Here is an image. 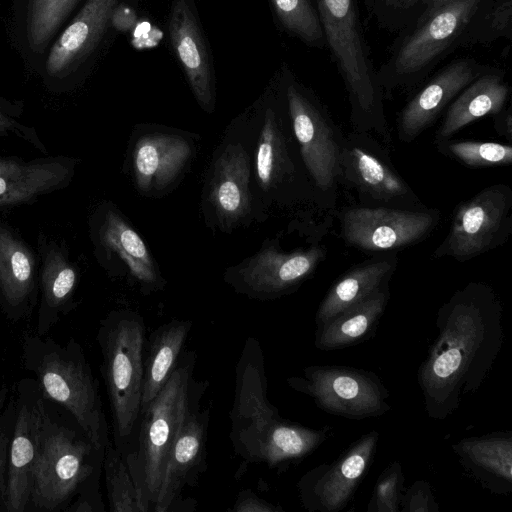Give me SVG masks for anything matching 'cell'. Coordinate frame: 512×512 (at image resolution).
<instances>
[{"mask_svg":"<svg viewBox=\"0 0 512 512\" xmlns=\"http://www.w3.org/2000/svg\"><path fill=\"white\" fill-rule=\"evenodd\" d=\"M503 307L491 286L470 282L439 308L437 335L417 372L427 415L443 420L475 393L504 341Z\"/></svg>","mask_w":512,"mask_h":512,"instance_id":"obj_1","label":"cell"},{"mask_svg":"<svg viewBox=\"0 0 512 512\" xmlns=\"http://www.w3.org/2000/svg\"><path fill=\"white\" fill-rule=\"evenodd\" d=\"M267 389L261 344L249 336L235 369L229 437L235 454L245 463L275 468L314 452L327 439L328 428L311 429L282 418Z\"/></svg>","mask_w":512,"mask_h":512,"instance_id":"obj_2","label":"cell"},{"mask_svg":"<svg viewBox=\"0 0 512 512\" xmlns=\"http://www.w3.org/2000/svg\"><path fill=\"white\" fill-rule=\"evenodd\" d=\"M195 352L185 351L168 381L141 412L133 445L124 456L143 512H153L164 469L184 418L207 384L195 382Z\"/></svg>","mask_w":512,"mask_h":512,"instance_id":"obj_3","label":"cell"},{"mask_svg":"<svg viewBox=\"0 0 512 512\" xmlns=\"http://www.w3.org/2000/svg\"><path fill=\"white\" fill-rule=\"evenodd\" d=\"M325 40L344 81L352 130L374 132L390 144L384 91L362 33L355 0H315Z\"/></svg>","mask_w":512,"mask_h":512,"instance_id":"obj_4","label":"cell"},{"mask_svg":"<svg viewBox=\"0 0 512 512\" xmlns=\"http://www.w3.org/2000/svg\"><path fill=\"white\" fill-rule=\"evenodd\" d=\"M110 402L114 445L123 455L133 445L141 417L145 324L135 311H112L97 336Z\"/></svg>","mask_w":512,"mask_h":512,"instance_id":"obj_5","label":"cell"},{"mask_svg":"<svg viewBox=\"0 0 512 512\" xmlns=\"http://www.w3.org/2000/svg\"><path fill=\"white\" fill-rule=\"evenodd\" d=\"M290 127L311 180L316 205L334 212L341 185L340 160L345 134L326 107L304 87H286Z\"/></svg>","mask_w":512,"mask_h":512,"instance_id":"obj_6","label":"cell"},{"mask_svg":"<svg viewBox=\"0 0 512 512\" xmlns=\"http://www.w3.org/2000/svg\"><path fill=\"white\" fill-rule=\"evenodd\" d=\"M483 0H454L420 17L415 29L377 72L384 92L419 83L460 41Z\"/></svg>","mask_w":512,"mask_h":512,"instance_id":"obj_7","label":"cell"},{"mask_svg":"<svg viewBox=\"0 0 512 512\" xmlns=\"http://www.w3.org/2000/svg\"><path fill=\"white\" fill-rule=\"evenodd\" d=\"M104 451L89 439L50 422L44 412L31 473L29 503L55 510L94 474Z\"/></svg>","mask_w":512,"mask_h":512,"instance_id":"obj_8","label":"cell"},{"mask_svg":"<svg viewBox=\"0 0 512 512\" xmlns=\"http://www.w3.org/2000/svg\"><path fill=\"white\" fill-rule=\"evenodd\" d=\"M340 169L341 185L356 193L358 205L427 208L396 170L387 148L371 133L352 130L345 134Z\"/></svg>","mask_w":512,"mask_h":512,"instance_id":"obj_9","label":"cell"},{"mask_svg":"<svg viewBox=\"0 0 512 512\" xmlns=\"http://www.w3.org/2000/svg\"><path fill=\"white\" fill-rule=\"evenodd\" d=\"M511 231L512 188L494 184L459 203L432 257L465 262L505 244Z\"/></svg>","mask_w":512,"mask_h":512,"instance_id":"obj_10","label":"cell"},{"mask_svg":"<svg viewBox=\"0 0 512 512\" xmlns=\"http://www.w3.org/2000/svg\"><path fill=\"white\" fill-rule=\"evenodd\" d=\"M287 384L310 396L323 411L348 419L361 420L391 410L389 391L370 371L339 365H312L301 376H291Z\"/></svg>","mask_w":512,"mask_h":512,"instance_id":"obj_11","label":"cell"},{"mask_svg":"<svg viewBox=\"0 0 512 512\" xmlns=\"http://www.w3.org/2000/svg\"><path fill=\"white\" fill-rule=\"evenodd\" d=\"M43 395L63 406L99 450L109 442L98 382L81 352H50L36 368Z\"/></svg>","mask_w":512,"mask_h":512,"instance_id":"obj_12","label":"cell"},{"mask_svg":"<svg viewBox=\"0 0 512 512\" xmlns=\"http://www.w3.org/2000/svg\"><path fill=\"white\" fill-rule=\"evenodd\" d=\"M346 245L365 253H394L426 238L439 224L437 209L348 206L338 213Z\"/></svg>","mask_w":512,"mask_h":512,"instance_id":"obj_13","label":"cell"},{"mask_svg":"<svg viewBox=\"0 0 512 512\" xmlns=\"http://www.w3.org/2000/svg\"><path fill=\"white\" fill-rule=\"evenodd\" d=\"M378 439L377 431L366 433L333 463L305 473L297 483L302 506L310 512H337L346 507L368 472Z\"/></svg>","mask_w":512,"mask_h":512,"instance_id":"obj_14","label":"cell"},{"mask_svg":"<svg viewBox=\"0 0 512 512\" xmlns=\"http://www.w3.org/2000/svg\"><path fill=\"white\" fill-rule=\"evenodd\" d=\"M326 255L327 249L320 245L289 253L269 246L239 266L228 281L236 291L250 298L276 299L294 292Z\"/></svg>","mask_w":512,"mask_h":512,"instance_id":"obj_15","label":"cell"},{"mask_svg":"<svg viewBox=\"0 0 512 512\" xmlns=\"http://www.w3.org/2000/svg\"><path fill=\"white\" fill-rule=\"evenodd\" d=\"M202 390L193 400L167 460L153 512H169L182 491L194 487L206 470L210 406L201 409Z\"/></svg>","mask_w":512,"mask_h":512,"instance_id":"obj_16","label":"cell"},{"mask_svg":"<svg viewBox=\"0 0 512 512\" xmlns=\"http://www.w3.org/2000/svg\"><path fill=\"white\" fill-rule=\"evenodd\" d=\"M488 69L472 58H459L442 68L399 113V140L410 143L419 137L468 84Z\"/></svg>","mask_w":512,"mask_h":512,"instance_id":"obj_17","label":"cell"},{"mask_svg":"<svg viewBox=\"0 0 512 512\" xmlns=\"http://www.w3.org/2000/svg\"><path fill=\"white\" fill-rule=\"evenodd\" d=\"M256 176L266 191L293 186L316 204L315 193L305 169L300 170L297 155L291 152L289 135L277 113L268 108L256 152Z\"/></svg>","mask_w":512,"mask_h":512,"instance_id":"obj_18","label":"cell"},{"mask_svg":"<svg viewBox=\"0 0 512 512\" xmlns=\"http://www.w3.org/2000/svg\"><path fill=\"white\" fill-rule=\"evenodd\" d=\"M117 0H87L53 44L46 60L47 73L66 75L81 64L101 40Z\"/></svg>","mask_w":512,"mask_h":512,"instance_id":"obj_19","label":"cell"},{"mask_svg":"<svg viewBox=\"0 0 512 512\" xmlns=\"http://www.w3.org/2000/svg\"><path fill=\"white\" fill-rule=\"evenodd\" d=\"M168 28L171 43L198 103L203 109L211 110L214 88L209 55L194 12L186 0H174Z\"/></svg>","mask_w":512,"mask_h":512,"instance_id":"obj_20","label":"cell"},{"mask_svg":"<svg viewBox=\"0 0 512 512\" xmlns=\"http://www.w3.org/2000/svg\"><path fill=\"white\" fill-rule=\"evenodd\" d=\"M190 155L189 142L179 135L156 132L141 136L132 152L138 188L146 192L166 188L180 175Z\"/></svg>","mask_w":512,"mask_h":512,"instance_id":"obj_21","label":"cell"},{"mask_svg":"<svg viewBox=\"0 0 512 512\" xmlns=\"http://www.w3.org/2000/svg\"><path fill=\"white\" fill-rule=\"evenodd\" d=\"M44 409L42 404L20 408L7 460L3 504L9 512H22L30 499L33 462Z\"/></svg>","mask_w":512,"mask_h":512,"instance_id":"obj_22","label":"cell"},{"mask_svg":"<svg viewBox=\"0 0 512 512\" xmlns=\"http://www.w3.org/2000/svg\"><path fill=\"white\" fill-rule=\"evenodd\" d=\"M397 263L395 253L376 254L341 275L317 309L315 317L317 328L345 309L389 286Z\"/></svg>","mask_w":512,"mask_h":512,"instance_id":"obj_23","label":"cell"},{"mask_svg":"<svg viewBox=\"0 0 512 512\" xmlns=\"http://www.w3.org/2000/svg\"><path fill=\"white\" fill-rule=\"evenodd\" d=\"M509 93L502 71L489 68L483 72L447 107L445 117L436 131L435 143L450 139L479 118L498 114L506 107Z\"/></svg>","mask_w":512,"mask_h":512,"instance_id":"obj_24","label":"cell"},{"mask_svg":"<svg viewBox=\"0 0 512 512\" xmlns=\"http://www.w3.org/2000/svg\"><path fill=\"white\" fill-rule=\"evenodd\" d=\"M460 462L483 486L497 494L512 489V433L493 432L461 439L453 446Z\"/></svg>","mask_w":512,"mask_h":512,"instance_id":"obj_25","label":"cell"},{"mask_svg":"<svg viewBox=\"0 0 512 512\" xmlns=\"http://www.w3.org/2000/svg\"><path fill=\"white\" fill-rule=\"evenodd\" d=\"M250 159L240 144H229L217 158L209 199L220 220L233 223L250 211Z\"/></svg>","mask_w":512,"mask_h":512,"instance_id":"obj_26","label":"cell"},{"mask_svg":"<svg viewBox=\"0 0 512 512\" xmlns=\"http://www.w3.org/2000/svg\"><path fill=\"white\" fill-rule=\"evenodd\" d=\"M390 298L389 286L340 312L316 330L314 344L322 351L342 349L371 337Z\"/></svg>","mask_w":512,"mask_h":512,"instance_id":"obj_27","label":"cell"},{"mask_svg":"<svg viewBox=\"0 0 512 512\" xmlns=\"http://www.w3.org/2000/svg\"><path fill=\"white\" fill-rule=\"evenodd\" d=\"M191 328L190 320L173 319L150 334L143 357L141 412L161 391L176 368Z\"/></svg>","mask_w":512,"mask_h":512,"instance_id":"obj_28","label":"cell"},{"mask_svg":"<svg viewBox=\"0 0 512 512\" xmlns=\"http://www.w3.org/2000/svg\"><path fill=\"white\" fill-rule=\"evenodd\" d=\"M105 246L123 263L143 293L163 289L164 279L140 235L118 214L109 213L103 229Z\"/></svg>","mask_w":512,"mask_h":512,"instance_id":"obj_29","label":"cell"},{"mask_svg":"<svg viewBox=\"0 0 512 512\" xmlns=\"http://www.w3.org/2000/svg\"><path fill=\"white\" fill-rule=\"evenodd\" d=\"M103 467L110 511L143 512L126 461L110 441L104 450Z\"/></svg>","mask_w":512,"mask_h":512,"instance_id":"obj_30","label":"cell"},{"mask_svg":"<svg viewBox=\"0 0 512 512\" xmlns=\"http://www.w3.org/2000/svg\"><path fill=\"white\" fill-rule=\"evenodd\" d=\"M79 0H29L26 35L30 48L42 52L46 43Z\"/></svg>","mask_w":512,"mask_h":512,"instance_id":"obj_31","label":"cell"},{"mask_svg":"<svg viewBox=\"0 0 512 512\" xmlns=\"http://www.w3.org/2000/svg\"><path fill=\"white\" fill-rule=\"evenodd\" d=\"M438 151L471 168L508 166L512 163V146L497 142L443 140Z\"/></svg>","mask_w":512,"mask_h":512,"instance_id":"obj_32","label":"cell"},{"mask_svg":"<svg viewBox=\"0 0 512 512\" xmlns=\"http://www.w3.org/2000/svg\"><path fill=\"white\" fill-rule=\"evenodd\" d=\"M282 25L310 46L323 47L325 37L311 0H271Z\"/></svg>","mask_w":512,"mask_h":512,"instance_id":"obj_33","label":"cell"},{"mask_svg":"<svg viewBox=\"0 0 512 512\" xmlns=\"http://www.w3.org/2000/svg\"><path fill=\"white\" fill-rule=\"evenodd\" d=\"M0 264V286L6 300L20 304L29 293L32 279V265L27 254L21 249H8Z\"/></svg>","mask_w":512,"mask_h":512,"instance_id":"obj_34","label":"cell"},{"mask_svg":"<svg viewBox=\"0 0 512 512\" xmlns=\"http://www.w3.org/2000/svg\"><path fill=\"white\" fill-rule=\"evenodd\" d=\"M404 475L401 463H390L379 475L367 510L369 512H399Z\"/></svg>","mask_w":512,"mask_h":512,"instance_id":"obj_35","label":"cell"},{"mask_svg":"<svg viewBox=\"0 0 512 512\" xmlns=\"http://www.w3.org/2000/svg\"><path fill=\"white\" fill-rule=\"evenodd\" d=\"M512 0H496L484 18L483 26L469 42L491 41L499 37L511 38Z\"/></svg>","mask_w":512,"mask_h":512,"instance_id":"obj_36","label":"cell"},{"mask_svg":"<svg viewBox=\"0 0 512 512\" xmlns=\"http://www.w3.org/2000/svg\"><path fill=\"white\" fill-rule=\"evenodd\" d=\"M400 511L404 512H438L439 506L435 501L429 482L415 481L402 494Z\"/></svg>","mask_w":512,"mask_h":512,"instance_id":"obj_37","label":"cell"},{"mask_svg":"<svg viewBox=\"0 0 512 512\" xmlns=\"http://www.w3.org/2000/svg\"><path fill=\"white\" fill-rule=\"evenodd\" d=\"M75 279V272L70 267H63L51 277L45 285L48 304L54 307L61 304L71 293Z\"/></svg>","mask_w":512,"mask_h":512,"instance_id":"obj_38","label":"cell"},{"mask_svg":"<svg viewBox=\"0 0 512 512\" xmlns=\"http://www.w3.org/2000/svg\"><path fill=\"white\" fill-rule=\"evenodd\" d=\"M233 512H283V509L255 494L251 489L239 492L237 499L230 509Z\"/></svg>","mask_w":512,"mask_h":512,"instance_id":"obj_39","label":"cell"},{"mask_svg":"<svg viewBox=\"0 0 512 512\" xmlns=\"http://www.w3.org/2000/svg\"><path fill=\"white\" fill-rule=\"evenodd\" d=\"M494 128L498 135L505 137L509 142L512 136V113L511 106L505 107L498 114L493 116Z\"/></svg>","mask_w":512,"mask_h":512,"instance_id":"obj_40","label":"cell"},{"mask_svg":"<svg viewBox=\"0 0 512 512\" xmlns=\"http://www.w3.org/2000/svg\"><path fill=\"white\" fill-rule=\"evenodd\" d=\"M422 0H384L387 7L395 10H408Z\"/></svg>","mask_w":512,"mask_h":512,"instance_id":"obj_41","label":"cell"},{"mask_svg":"<svg viewBox=\"0 0 512 512\" xmlns=\"http://www.w3.org/2000/svg\"><path fill=\"white\" fill-rule=\"evenodd\" d=\"M452 1L454 0H422L426 8L423 15L431 13L444 5L449 4Z\"/></svg>","mask_w":512,"mask_h":512,"instance_id":"obj_42","label":"cell"},{"mask_svg":"<svg viewBox=\"0 0 512 512\" xmlns=\"http://www.w3.org/2000/svg\"><path fill=\"white\" fill-rule=\"evenodd\" d=\"M2 444V440L0 439V483L4 486L5 488V480L3 479V475H4V467H5V456H4V447L1 445Z\"/></svg>","mask_w":512,"mask_h":512,"instance_id":"obj_43","label":"cell"}]
</instances>
